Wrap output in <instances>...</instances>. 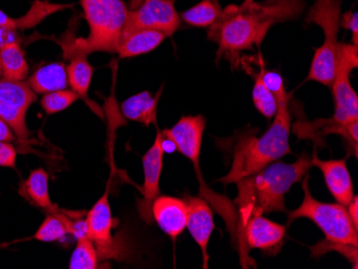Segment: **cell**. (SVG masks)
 Returning a JSON list of instances; mask_svg holds the SVG:
<instances>
[{"label": "cell", "instance_id": "6da1fadb", "mask_svg": "<svg viewBox=\"0 0 358 269\" xmlns=\"http://www.w3.org/2000/svg\"><path fill=\"white\" fill-rule=\"evenodd\" d=\"M303 9V0H245L241 5L223 8L207 38L218 44V56L248 51L262 43L275 24L297 19Z\"/></svg>", "mask_w": 358, "mask_h": 269}, {"label": "cell", "instance_id": "7a4b0ae2", "mask_svg": "<svg viewBox=\"0 0 358 269\" xmlns=\"http://www.w3.org/2000/svg\"><path fill=\"white\" fill-rule=\"evenodd\" d=\"M311 168L310 157L303 154L293 163L275 161L237 182L238 194L234 203L238 208L239 226L252 216L287 212L285 194L308 175Z\"/></svg>", "mask_w": 358, "mask_h": 269}, {"label": "cell", "instance_id": "3957f363", "mask_svg": "<svg viewBox=\"0 0 358 269\" xmlns=\"http://www.w3.org/2000/svg\"><path fill=\"white\" fill-rule=\"evenodd\" d=\"M277 113L269 129L259 138H243L235 148L232 166L219 182L236 184L243 178L259 172L268 164L293 154L289 146L292 117L289 110L287 92L275 96Z\"/></svg>", "mask_w": 358, "mask_h": 269}, {"label": "cell", "instance_id": "277c9868", "mask_svg": "<svg viewBox=\"0 0 358 269\" xmlns=\"http://www.w3.org/2000/svg\"><path fill=\"white\" fill-rule=\"evenodd\" d=\"M90 27L88 37L62 38L64 57L87 56L96 52L114 54L126 26L128 5L124 0H80Z\"/></svg>", "mask_w": 358, "mask_h": 269}, {"label": "cell", "instance_id": "5b68a950", "mask_svg": "<svg viewBox=\"0 0 358 269\" xmlns=\"http://www.w3.org/2000/svg\"><path fill=\"white\" fill-rule=\"evenodd\" d=\"M341 14V0H315L306 17L307 23L317 24L324 33L323 44L315 50L307 80L329 87L335 78Z\"/></svg>", "mask_w": 358, "mask_h": 269}, {"label": "cell", "instance_id": "8992f818", "mask_svg": "<svg viewBox=\"0 0 358 269\" xmlns=\"http://www.w3.org/2000/svg\"><path fill=\"white\" fill-rule=\"evenodd\" d=\"M303 200L299 208L287 214V226L296 219L313 221L323 232L325 240L358 247V230L350 218L347 206L339 203H323L311 194L308 176L303 180Z\"/></svg>", "mask_w": 358, "mask_h": 269}, {"label": "cell", "instance_id": "52a82bcc", "mask_svg": "<svg viewBox=\"0 0 358 269\" xmlns=\"http://www.w3.org/2000/svg\"><path fill=\"white\" fill-rule=\"evenodd\" d=\"M358 45L338 43L336 55V74L333 84L335 110L331 124H341L358 119V97L351 82L350 74L358 66Z\"/></svg>", "mask_w": 358, "mask_h": 269}, {"label": "cell", "instance_id": "ba28073f", "mask_svg": "<svg viewBox=\"0 0 358 269\" xmlns=\"http://www.w3.org/2000/svg\"><path fill=\"white\" fill-rule=\"evenodd\" d=\"M180 21L175 0H131L124 31L154 29L170 37L178 29Z\"/></svg>", "mask_w": 358, "mask_h": 269}, {"label": "cell", "instance_id": "9c48e42d", "mask_svg": "<svg viewBox=\"0 0 358 269\" xmlns=\"http://www.w3.org/2000/svg\"><path fill=\"white\" fill-rule=\"evenodd\" d=\"M37 100V94L25 81L0 78V118L7 122L20 140H27V112Z\"/></svg>", "mask_w": 358, "mask_h": 269}, {"label": "cell", "instance_id": "30bf717a", "mask_svg": "<svg viewBox=\"0 0 358 269\" xmlns=\"http://www.w3.org/2000/svg\"><path fill=\"white\" fill-rule=\"evenodd\" d=\"M87 235L96 247L99 260H120L124 250L113 236V217L108 202V190L96 201L86 216Z\"/></svg>", "mask_w": 358, "mask_h": 269}, {"label": "cell", "instance_id": "8fae6325", "mask_svg": "<svg viewBox=\"0 0 358 269\" xmlns=\"http://www.w3.org/2000/svg\"><path fill=\"white\" fill-rule=\"evenodd\" d=\"M162 132H157L156 138L152 147L143 156V170H144V184L142 188V198L138 201V210L141 218L148 224L154 222L152 217V203L160 196V176L164 168L162 150Z\"/></svg>", "mask_w": 358, "mask_h": 269}, {"label": "cell", "instance_id": "7c38bea8", "mask_svg": "<svg viewBox=\"0 0 358 269\" xmlns=\"http://www.w3.org/2000/svg\"><path fill=\"white\" fill-rule=\"evenodd\" d=\"M206 119L203 115L184 116L172 128L164 130L162 136L175 144L176 150L192 161L200 173V154Z\"/></svg>", "mask_w": 358, "mask_h": 269}, {"label": "cell", "instance_id": "4fadbf2b", "mask_svg": "<svg viewBox=\"0 0 358 269\" xmlns=\"http://www.w3.org/2000/svg\"><path fill=\"white\" fill-rule=\"evenodd\" d=\"M241 236L249 249L275 256L285 244L287 228L263 216H252L241 226Z\"/></svg>", "mask_w": 358, "mask_h": 269}, {"label": "cell", "instance_id": "5bb4252c", "mask_svg": "<svg viewBox=\"0 0 358 269\" xmlns=\"http://www.w3.org/2000/svg\"><path fill=\"white\" fill-rule=\"evenodd\" d=\"M188 208L187 228L194 242H196L203 254V266H208L209 240L215 228L214 214L208 203L200 196H188L186 198Z\"/></svg>", "mask_w": 358, "mask_h": 269}, {"label": "cell", "instance_id": "9a60e30c", "mask_svg": "<svg viewBox=\"0 0 358 269\" xmlns=\"http://www.w3.org/2000/svg\"><path fill=\"white\" fill-rule=\"evenodd\" d=\"M152 212L154 221L171 240H176L187 228L188 208L185 200L159 196L152 203Z\"/></svg>", "mask_w": 358, "mask_h": 269}, {"label": "cell", "instance_id": "2e32d148", "mask_svg": "<svg viewBox=\"0 0 358 269\" xmlns=\"http://www.w3.org/2000/svg\"><path fill=\"white\" fill-rule=\"evenodd\" d=\"M311 163L321 170L327 189L337 203L348 206L354 198V188L347 159L321 160L315 154L311 158Z\"/></svg>", "mask_w": 358, "mask_h": 269}, {"label": "cell", "instance_id": "e0dca14e", "mask_svg": "<svg viewBox=\"0 0 358 269\" xmlns=\"http://www.w3.org/2000/svg\"><path fill=\"white\" fill-rule=\"evenodd\" d=\"M168 36L154 29H134L124 31L118 43L120 58H131L150 53L157 49Z\"/></svg>", "mask_w": 358, "mask_h": 269}, {"label": "cell", "instance_id": "ac0fdd59", "mask_svg": "<svg viewBox=\"0 0 358 269\" xmlns=\"http://www.w3.org/2000/svg\"><path fill=\"white\" fill-rule=\"evenodd\" d=\"M20 194L36 208L46 210L48 214H57L59 208L52 202L48 194V174L44 168L31 170L27 180L22 182Z\"/></svg>", "mask_w": 358, "mask_h": 269}, {"label": "cell", "instance_id": "d6986e66", "mask_svg": "<svg viewBox=\"0 0 358 269\" xmlns=\"http://www.w3.org/2000/svg\"><path fill=\"white\" fill-rule=\"evenodd\" d=\"M161 92H162V88H160L156 97H154L150 92H142L128 98L122 104V115L127 119L140 122L144 126L156 124L157 108H158Z\"/></svg>", "mask_w": 358, "mask_h": 269}, {"label": "cell", "instance_id": "ffe728a7", "mask_svg": "<svg viewBox=\"0 0 358 269\" xmlns=\"http://www.w3.org/2000/svg\"><path fill=\"white\" fill-rule=\"evenodd\" d=\"M36 94L66 89L68 87L67 69L62 62H53L39 68L27 82Z\"/></svg>", "mask_w": 358, "mask_h": 269}, {"label": "cell", "instance_id": "44dd1931", "mask_svg": "<svg viewBox=\"0 0 358 269\" xmlns=\"http://www.w3.org/2000/svg\"><path fill=\"white\" fill-rule=\"evenodd\" d=\"M1 78L9 81H25L29 66L19 42L12 41L0 45Z\"/></svg>", "mask_w": 358, "mask_h": 269}, {"label": "cell", "instance_id": "7402d4cb", "mask_svg": "<svg viewBox=\"0 0 358 269\" xmlns=\"http://www.w3.org/2000/svg\"><path fill=\"white\" fill-rule=\"evenodd\" d=\"M67 69L68 85L71 90L80 96V98H87L88 90L94 75V67L87 60V56H73L70 58V64Z\"/></svg>", "mask_w": 358, "mask_h": 269}, {"label": "cell", "instance_id": "603a6c76", "mask_svg": "<svg viewBox=\"0 0 358 269\" xmlns=\"http://www.w3.org/2000/svg\"><path fill=\"white\" fill-rule=\"evenodd\" d=\"M222 10L219 0H201L200 3L179 14V17L193 27L209 28L220 19Z\"/></svg>", "mask_w": 358, "mask_h": 269}, {"label": "cell", "instance_id": "cb8c5ba5", "mask_svg": "<svg viewBox=\"0 0 358 269\" xmlns=\"http://www.w3.org/2000/svg\"><path fill=\"white\" fill-rule=\"evenodd\" d=\"M73 7L70 3H51L48 0H35L32 3L25 15L14 19V28L15 30H26L30 28L36 27L38 24L41 23L46 17L52 14L57 13L59 11L69 9Z\"/></svg>", "mask_w": 358, "mask_h": 269}, {"label": "cell", "instance_id": "d4e9b609", "mask_svg": "<svg viewBox=\"0 0 358 269\" xmlns=\"http://www.w3.org/2000/svg\"><path fill=\"white\" fill-rule=\"evenodd\" d=\"M78 244L72 253L70 261V269H96L98 268L99 256L94 242L87 235L78 237Z\"/></svg>", "mask_w": 358, "mask_h": 269}, {"label": "cell", "instance_id": "484cf974", "mask_svg": "<svg viewBox=\"0 0 358 269\" xmlns=\"http://www.w3.org/2000/svg\"><path fill=\"white\" fill-rule=\"evenodd\" d=\"M66 216L67 215L62 214V210L57 214L48 215L34 235V238L44 242H53L62 240L69 233L67 226L64 224V219Z\"/></svg>", "mask_w": 358, "mask_h": 269}, {"label": "cell", "instance_id": "4316f807", "mask_svg": "<svg viewBox=\"0 0 358 269\" xmlns=\"http://www.w3.org/2000/svg\"><path fill=\"white\" fill-rule=\"evenodd\" d=\"M252 100L255 108L262 114L264 117L273 118L277 113V100L273 92L267 88L262 80L261 72L255 78V86L252 89Z\"/></svg>", "mask_w": 358, "mask_h": 269}, {"label": "cell", "instance_id": "83f0119b", "mask_svg": "<svg viewBox=\"0 0 358 269\" xmlns=\"http://www.w3.org/2000/svg\"><path fill=\"white\" fill-rule=\"evenodd\" d=\"M78 99L80 96L73 90L62 89L43 94L40 104L48 115H54L70 108Z\"/></svg>", "mask_w": 358, "mask_h": 269}, {"label": "cell", "instance_id": "f1b7e54d", "mask_svg": "<svg viewBox=\"0 0 358 269\" xmlns=\"http://www.w3.org/2000/svg\"><path fill=\"white\" fill-rule=\"evenodd\" d=\"M310 250L313 258H319L329 251H336L349 260V262L353 264V268L358 267V247L324 240L315 244V246L310 247Z\"/></svg>", "mask_w": 358, "mask_h": 269}, {"label": "cell", "instance_id": "f546056e", "mask_svg": "<svg viewBox=\"0 0 358 269\" xmlns=\"http://www.w3.org/2000/svg\"><path fill=\"white\" fill-rule=\"evenodd\" d=\"M16 152L10 142H0V166L3 168H15Z\"/></svg>", "mask_w": 358, "mask_h": 269}, {"label": "cell", "instance_id": "4dcf8cb0", "mask_svg": "<svg viewBox=\"0 0 358 269\" xmlns=\"http://www.w3.org/2000/svg\"><path fill=\"white\" fill-rule=\"evenodd\" d=\"M340 27L345 28V29L351 31L353 36L354 45L358 44V17L356 12H345V14H341L340 17Z\"/></svg>", "mask_w": 358, "mask_h": 269}, {"label": "cell", "instance_id": "1f68e13d", "mask_svg": "<svg viewBox=\"0 0 358 269\" xmlns=\"http://www.w3.org/2000/svg\"><path fill=\"white\" fill-rule=\"evenodd\" d=\"M15 136L9 124L0 118V142H13Z\"/></svg>", "mask_w": 358, "mask_h": 269}, {"label": "cell", "instance_id": "d6a6232c", "mask_svg": "<svg viewBox=\"0 0 358 269\" xmlns=\"http://www.w3.org/2000/svg\"><path fill=\"white\" fill-rule=\"evenodd\" d=\"M348 212H349L350 218L353 222L354 226L356 230H358V196H354L351 202L347 206Z\"/></svg>", "mask_w": 358, "mask_h": 269}, {"label": "cell", "instance_id": "836d02e7", "mask_svg": "<svg viewBox=\"0 0 358 269\" xmlns=\"http://www.w3.org/2000/svg\"><path fill=\"white\" fill-rule=\"evenodd\" d=\"M0 28L15 30V28H14L13 17H9V15L6 14L1 9H0Z\"/></svg>", "mask_w": 358, "mask_h": 269}, {"label": "cell", "instance_id": "e575fe53", "mask_svg": "<svg viewBox=\"0 0 358 269\" xmlns=\"http://www.w3.org/2000/svg\"><path fill=\"white\" fill-rule=\"evenodd\" d=\"M0 76H1V69H0Z\"/></svg>", "mask_w": 358, "mask_h": 269}]
</instances>
